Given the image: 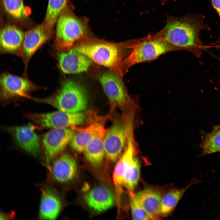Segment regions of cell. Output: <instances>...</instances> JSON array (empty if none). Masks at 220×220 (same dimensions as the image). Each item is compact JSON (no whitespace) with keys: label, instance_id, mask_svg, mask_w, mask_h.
Wrapping results in <instances>:
<instances>
[{"label":"cell","instance_id":"7c38bea8","mask_svg":"<svg viewBox=\"0 0 220 220\" xmlns=\"http://www.w3.org/2000/svg\"><path fill=\"white\" fill-rule=\"evenodd\" d=\"M137 146L134 132H128L123 152L118 160L113 173L112 179L116 193V200L120 204V197L124 186V175L127 164L135 156Z\"/></svg>","mask_w":220,"mask_h":220},{"label":"cell","instance_id":"52a82bcc","mask_svg":"<svg viewBox=\"0 0 220 220\" xmlns=\"http://www.w3.org/2000/svg\"><path fill=\"white\" fill-rule=\"evenodd\" d=\"M27 116L29 119L41 127L57 129L82 124L87 115L83 111L70 113L59 110L44 113H29Z\"/></svg>","mask_w":220,"mask_h":220},{"label":"cell","instance_id":"9a60e30c","mask_svg":"<svg viewBox=\"0 0 220 220\" xmlns=\"http://www.w3.org/2000/svg\"><path fill=\"white\" fill-rule=\"evenodd\" d=\"M6 130L12 134L22 149L35 156L40 154L39 139L31 126L28 125L7 127Z\"/></svg>","mask_w":220,"mask_h":220},{"label":"cell","instance_id":"8fae6325","mask_svg":"<svg viewBox=\"0 0 220 220\" xmlns=\"http://www.w3.org/2000/svg\"><path fill=\"white\" fill-rule=\"evenodd\" d=\"M127 138L125 123L120 121H115L106 130L103 141L105 155L112 162H116L119 158L124 149Z\"/></svg>","mask_w":220,"mask_h":220},{"label":"cell","instance_id":"e0dca14e","mask_svg":"<svg viewBox=\"0 0 220 220\" xmlns=\"http://www.w3.org/2000/svg\"><path fill=\"white\" fill-rule=\"evenodd\" d=\"M86 203L95 211L102 212L112 207L116 198L107 188L100 186L94 188L83 195Z\"/></svg>","mask_w":220,"mask_h":220},{"label":"cell","instance_id":"484cf974","mask_svg":"<svg viewBox=\"0 0 220 220\" xmlns=\"http://www.w3.org/2000/svg\"><path fill=\"white\" fill-rule=\"evenodd\" d=\"M68 2V0H49L44 22L53 29L59 16Z\"/></svg>","mask_w":220,"mask_h":220},{"label":"cell","instance_id":"6da1fadb","mask_svg":"<svg viewBox=\"0 0 220 220\" xmlns=\"http://www.w3.org/2000/svg\"><path fill=\"white\" fill-rule=\"evenodd\" d=\"M167 23L160 31L152 35L166 42L176 51H193L201 46L199 32L203 28V20L198 17H177L168 16Z\"/></svg>","mask_w":220,"mask_h":220},{"label":"cell","instance_id":"ffe728a7","mask_svg":"<svg viewBox=\"0 0 220 220\" xmlns=\"http://www.w3.org/2000/svg\"><path fill=\"white\" fill-rule=\"evenodd\" d=\"M105 130L103 125L98 123H94L76 133L69 144L75 152H83L85 147L93 138L97 134Z\"/></svg>","mask_w":220,"mask_h":220},{"label":"cell","instance_id":"2e32d148","mask_svg":"<svg viewBox=\"0 0 220 220\" xmlns=\"http://www.w3.org/2000/svg\"><path fill=\"white\" fill-rule=\"evenodd\" d=\"M78 171L75 159L69 155L64 153L57 157L53 162L52 168L53 177L57 182L65 183L72 180Z\"/></svg>","mask_w":220,"mask_h":220},{"label":"cell","instance_id":"83f0119b","mask_svg":"<svg viewBox=\"0 0 220 220\" xmlns=\"http://www.w3.org/2000/svg\"><path fill=\"white\" fill-rule=\"evenodd\" d=\"M213 7L217 12L220 18V0H211Z\"/></svg>","mask_w":220,"mask_h":220},{"label":"cell","instance_id":"ba28073f","mask_svg":"<svg viewBox=\"0 0 220 220\" xmlns=\"http://www.w3.org/2000/svg\"><path fill=\"white\" fill-rule=\"evenodd\" d=\"M53 29L44 22L25 33L23 46L19 56L24 64V77H28V64L34 54L53 36Z\"/></svg>","mask_w":220,"mask_h":220},{"label":"cell","instance_id":"d4e9b609","mask_svg":"<svg viewBox=\"0 0 220 220\" xmlns=\"http://www.w3.org/2000/svg\"><path fill=\"white\" fill-rule=\"evenodd\" d=\"M201 156L220 152V126L206 134L200 144Z\"/></svg>","mask_w":220,"mask_h":220},{"label":"cell","instance_id":"3957f363","mask_svg":"<svg viewBox=\"0 0 220 220\" xmlns=\"http://www.w3.org/2000/svg\"><path fill=\"white\" fill-rule=\"evenodd\" d=\"M73 10V6L69 3L56 21L53 45L59 52L69 50L78 42L88 36V19L77 16Z\"/></svg>","mask_w":220,"mask_h":220},{"label":"cell","instance_id":"8992f818","mask_svg":"<svg viewBox=\"0 0 220 220\" xmlns=\"http://www.w3.org/2000/svg\"><path fill=\"white\" fill-rule=\"evenodd\" d=\"M105 94L112 105L129 112L136 110V105L129 94L122 78L109 70L99 78Z\"/></svg>","mask_w":220,"mask_h":220},{"label":"cell","instance_id":"44dd1931","mask_svg":"<svg viewBox=\"0 0 220 220\" xmlns=\"http://www.w3.org/2000/svg\"><path fill=\"white\" fill-rule=\"evenodd\" d=\"M106 130L95 135L83 151L87 160L95 166H98L102 163L105 155L103 139Z\"/></svg>","mask_w":220,"mask_h":220},{"label":"cell","instance_id":"4316f807","mask_svg":"<svg viewBox=\"0 0 220 220\" xmlns=\"http://www.w3.org/2000/svg\"><path fill=\"white\" fill-rule=\"evenodd\" d=\"M132 217L135 220H151L148 214L135 198L134 193L129 192Z\"/></svg>","mask_w":220,"mask_h":220},{"label":"cell","instance_id":"277c9868","mask_svg":"<svg viewBox=\"0 0 220 220\" xmlns=\"http://www.w3.org/2000/svg\"><path fill=\"white\" fill-rule=\"evenodd\" d=\"M31 99L37 102L48 104L59 110L70 113L83 112L88 103L84 89L71 79L64 80L60 88L52 95L43 98Z\"/></svg>","mask_w":220,"mask_h":220},{"label":"cell","instance_id":"603a6c76","mask_svg":"<svg viewBox=\"0 0 220 220\" xmlns=\"http://www.w3.org/2000/svg\"><path fill=\"white\" fill-rule=\"evenodd\" d=\"M1 2L5 13L15 22L22 23L27 20L23 0H1Z\"/></svg>","mask_w":220,"mask_h":220},{"label":"cell","instance_id":"ac0fdd59","mask_svg":"<svg viewBox=\"0 0 220 220\" xmlns=\"http://www.w3.org/2000/svg\"><path fill=\"white\" fill-rule=\"evenodd\" d=\"M134 196L151 220L157 219L161 216L160 206L162 196L159 191L147 188L134 194Z\"/></svg>","mask_w":220,"mask_h":220},{"label":"cell","instance_id":"d6986e66","mask_svg":"<svg viewBox=\"0 0 220 220\" xmlns=\"http://www.w3.org/2000/svg\"><path fill=\"white\" fill-rule=\"evenodd\" d=\"M61 208L60 199L52 190L46 189L42 191L39 207L40 218L42 219H55Z\"/></svg>","mask_w":220,"mask_h":220},{"label":"cell","instance_id":"9c48e42d","mask_svg":"<svg viewBox=\"0 0 220 220\" xmlns=\"http://www.w3.org/2000/svg\"><path fill=\"white\" fill-rule=\"evenodd\" d=\"M0 85L1 98L5 100L21 97L31 98L30 94L32 92L41 88L28 78L8 72L1 75Z\"/></svg>","mask_w":220,"mask_h":220},{"label":"cell","instance_id":"5bb4252c","mask_svg":"<svg viewBox=\"0 0 220 220\" xmlns=\"http://www.w3.org/2000/svg\"><path fill=\"white\" fill-rule=\"evenodd\" d=\"M25 33L17 26L5 25L0 33V51L1 53L19 56L23 47Z\"/></svg>","mask_w":220,"mask_h":220},{"label":"cell","instance_id":"7402d4cb","mask_svg":"<svg viewBox=\"0 0 220 220\" xmlns=\"http://www.w3.org/2000/svg\"><path fill=\"white\" fill-rule=\"evenodd\" d=\"M193 180L188 185L180 189H175L169 191L162 196L160 206L161 216H166L174 209L178 202L185 192L191 186L197 183Z\"/></svg>","mask_w":220,"mask_h":220},{"label":"cell","instance_id":"5b68a950","mask_svg":"<svg viewBox=\"0 0 220 220\" xmlns=\"http://www.w3.org/2000/svg\"><path fill=\"white\" fill-rule=\"evenodd\" d=\"M128 52L123 63L124 74L136 64L155 60L167 53L176 51L152 35L127 41Z\"/></svg>","mask_w":220,"mask_h":220},{"label":"cell","instance_id":"cb8c5ba5","mask_svg":"<svg viewBox=\"0 0 220 220\" xmlns=\"http://www.w3.org/2000/svg\"><path fill=\"white\" fill-rule=\"evenodd\" d=\"M140 165L136 156L127 164L124 175V186L128 192H133L139 181Z\"/></svg>","mask_w":220,"mask_h":220},{"label":"cell","instance_id":"30bf717a","mask_svg":"<svg viewBox=\"0 0 220 220\" xmlns=\"http://www.w3.org/2000/svg\"><path fill=\"white\" fill-rule=\"evenodd\" d=\"M75 133L73 129L66 127L53 129L44 134L42 143L47 163L65 148Z\"/></svg>","mask_w":220,"mask_h":220},{"label":"cell","instance_id":"7a4b0ae2","mask_svg":"<svg viewBox=\"0 0 220 220\" xmlns=\"http://www.w3.org/2000/svg\"><path fill=\"white\" fill-rule=\"evenodd\" d=\"M73 47L92 61L107 68L123 78L124 75L123 63L128 51L127 41L116 43L87 36Z\"/></svg>","mask_w":220,"mask_h":220},{"label":"cell","instance_id":"4fadbf2b","mask_svg":"<svg viewBox=\"0 0 220 220\" xmlns=\"http://www.w3.org/2000/svg\"><path fill=\"white\" fill-rule=\"evenodd\" d=\"M57 57L59 68L66 74L86 72L92 63L88 57L74 47L67 51L59 52Z\"/></svg>","mask_w":220,"mask_h":220}]
</instances>
